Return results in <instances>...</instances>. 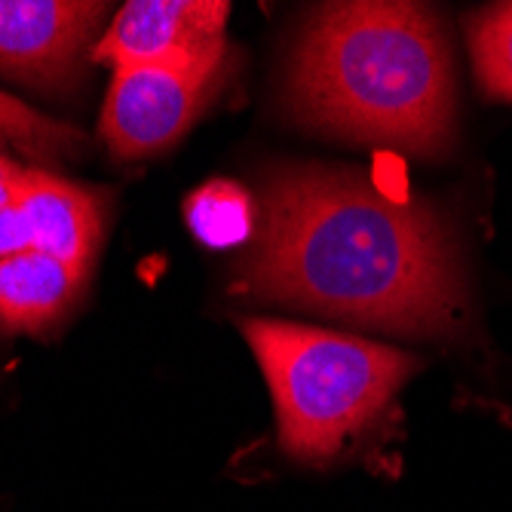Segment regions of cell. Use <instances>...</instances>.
Masks as SVG:
<instances>
[{"instance_id":"13","label":"cell","mask_w":512,"mask_h":512,"mask_svg":"<svg viewBox=\"0 0 512 512\" xmlns=\"http://www.w3.org/2000/svg\"><path fill=\"white\" fill-rule=\"evenodd\" d=\"M25 181H28V169L0 157V212L7 209H16L19 200H22V191H25Z\"/></svg>"},{"instance_id":"10","label":"cell","mask_w":512,"mask_h":512,"mask_svg":"<svg viewBox=\"0 0 512 512\" xmlns=\"http://www.w3.org/2000/svg\"><path fill=\"white\" fill-rule=\"evenodd\" d=\"M467 31L482 92L497 102H512V4L473 13Z\"/></svg>"},{"instance_id":"8","label":"cell","mask_w":512,"mask_h":512,"mask_svg":"<svg viewBox=\"0 0 512 512\" xmlns=\"http://www.w3.org/2000/svg\"><path fill=\"white\" fill-rule=\"evenodd\" d=\"M86 276L40 249L7 255L0 261V325L7 332L50 329L68 313Z\"/></svg>"},{"instance_id":"9","label":"cell","mask_w":512,"mask_h":512,"mask_svg":"<svg viewBox=\"0 0 512 512\" xmlns=\"http://www.w3.org/2000/svg\"><path fill=\"white\" fill-rule=\"evenodd\" d=\"M184 218H188L194 237L209 249H234L252 240L258 209L249 191H243L237 181L215 178L188 197Z\"/></svg>"},{"instance_id":"11","label":"cell","mask_w":512,"mask_h":512,"mask_svg":"<svg viewBox=\"0 0 512 512\" xmlns=\"http://www.w3.org/2000/svg\"><path fill=\"white\" fill-rule=\"evenodd\" d=\"M0 142L34 160H62L83 148V132L0 92Z\"/></svg>"},{"instance_id":"3","label":"cell","mask_w":512,"mask_h":512,"mask_svg":"<svg viewBox=\"0 0 512 512\" xmlns=\"http://www.w3.org/2000/svg\"><path fill=\"white\" fill-rule=\"evenodd\" d=\"M243 335L273 393L283 448L329 463L375 427L421 359L359 335L279 319H243Z\"/></svg>"},{"instance_id":"1","label":"cell","mask_w":512,"mask_h":512,"mask_svg":"<svg viewBox=\"0 0 512 512\" xmlns=\"http://www.w3.org/2000/svg\"><path fill=\"white\" fill-rule=\"evenodd\" d=\"M234 292L411 338L467 332L457 243L424 203L325 166H276L261 184V234Z\"/></svg>"},{"instance_id":"12","label":"cell","mask_w":512,"mask_h":512,"mask_svg":"<svg viewBox=\"0 0 512 512\" xmlns=\"http://www.w3.org/2000/svg\"><path fill=\"white\" fill-rule=\"evenodd\" d=\"M22 249H31V234H28V224L22 218L19 209H7L0 212V261L7 255H16Z\"/></svg>"},{"instance_id":"7","label":"cell","mask_w":512,"mask_h":512,"mask_svg":"<svg viewBox=\"0 0 512 512\" xmlns=\"http://www.w3.org/2000/svg\"><path fill=\"white\" fill-rule=\"evenodd\" d=\"M16 209L28 224L31 249H40L71 264L74 270L89 273L102 237V206L96 194L50 172L28 169V181Z\"/></svg>"},{"instance_id":"2","label":"cell","mask_w":512,"mask_h":512,"mask_svg":"<svg viewBox=\"0 0 512 512\" xmlns=\"http://www.w3.org/2000/svg\"><path fill=\"white\" fill-rule=\"evenodd\" d=\"M292 111L325 132L445 157L457 102L442 19L424 4H325L292 59Z\"/></svg>"},{"instance_id":"6","label":"cell","mask_w":512,"mask_h":512,"mask_svg":"<svg viewBox=\"0 0 512 512\" xmlns=\"http://www.w3.org/2000/svg\"><path fill=\"white\" fill-rule=\"evenodd\" d=\"M108 10L92 0H0V71L40 89L74 86Z\"/></svg>"},{"instance_id":"4","label":"cell","mask_w":512,"mask_h":512,"mask_svg":"<svg viewBox=\"0 0 512 512\" xmlns=\"http://www.w3.org/2000/svg\"><path fill=\"white\" fill-rule=\"evenodd\" d=\"M230 53L184 68L114 71L99 132L114 157L145 160L194 126L227 80Z\"/></svg>"},{"instance_id":"5","label":"cell","mask_w":512,"mask_h":512,"mask_svg":"<svg viewBox=\"0 0 512 512\" xmlns=\"http://www.w3.org/2000/svg\"><path fill=\"white\" fill-rule=\"evenodd\" d=\"M227 16L230 4L215 0H129L114 13L89 59L114 71L200 65L230 53Z\"/></svg>"}]
</instances>
